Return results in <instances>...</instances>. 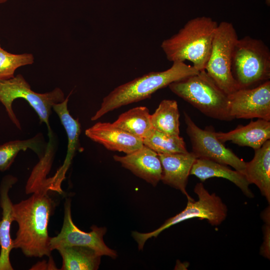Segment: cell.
<instances>
[{"label":"cell","instance_id":"6da1fadb","mask_svg":"<svg viewBox=\"0 0 270 270\" xmlns=\"http://www.w3.org/2000/svg\"><path fill=\"white\" fill-rule=\"evenodd\" d=\"M50 190L41 186L28 198L13 205L14 220L18 224L13 247L20 249L26 256H50L48 228L55 203L48 194Z\"/></svg>","mask_w":270,"mask_h":270},{"label":"cell","instance_id":"7a4b0ae2","mask_svg":"<svg viewBox=\"0 0 270 270\" xmlns=\"http://www.w3.org/2000/svg\"><path fill=\"white\" fill-rule=\"evenodd\" d=\"M192 66L174 62L170 68L162 72H152L122 84L104 98L100 108L91 118L92 121L120 108L150 98L158 90L171 83L198 73Z\"/></svg>","mask_w":270,"mask_h":270},{"label":"cell","instance_id":"3957f363","mask_svg":"<svg viewBox=\"0 0 270 270\" xmlns=\"http://www.w3.org/2000/svg\"><path fill=\"white\" fill-rule=\"evenodd\" d=\"M218 26L210 17L194 18L176 34L163 40L160 47L169 61L188 60L198 71L205 70Z\"/></svg>","mask_w":270,"mask_h":270},{"label":"cell","instance_id":"277c9868","mask_svg":"<svg viewBox=\"0 0 270 270\" xmlns=\"http://www.w3.org/2000/svg\"><path fill=\"white\" fill-rule=\"evenodd\" d=\"M170 90L210 118L233 120L229 112L228 95L221 90L205 70L174 82Z\"/></svg>","mask_w":270,"mask_h":270},{"label":"cell","instance_id":"5b68a950","mask_svg":"<svg viewBox=\"0 0 270 270\" xmlns=\"http://www.w3.org/2000/svg\"><path fill=\"white\" fill-rule=\"evenodd\" d=\"M232 74L238 89L256 86L270 78V50L261 40L246 36L233 50Z\"/></svg>","mask_w":270,"mask_h":270},{"label":"cell","instance_id":"8992f818","mask_svg":"<svg viewBox=\"0 0 270 270\" xmlns=\"http://www.w3.org/2000/svg\"><path fill=\"white\" fill-rule=\"evenodd\" d=\"M19 98L28 102L38 116L40 122H44L49 130V117L53 106L66 98L63 91L58 88L44 94L34 92L20 74L0 81V102L4 106L10 119L20 130H21L20 122L12 108L13 102Z\"/></svg>","mask_w":270,"mask_h":270},{"label":"cell","instance_id":"52a82bcc","mask_svg":"<svg viewBox=\"0 0 270 270\" xmlns=\"http://www.w3.org/2000/svg\"><path fill=\"white\" fill-rule=\"evenodd\" d=\"M194 192L198 196V200L196 201L192 198L188 199L186 206L182 211L167 220L156 230L148 233H132L139 250L142 249L148 238L156 237L163 230L182 221L196 218L201 220H206L211 225L216 226L224 220L228 208L220 196L215 193L210 194L202 182L196 184Z\"/></svg>","mask_w":270,"mask_h":270},{"label":"cell","instance_id":"ba28073f","mask_svg":"<svg viewBox=\"0 0 270 270\" xmlns=\"http://www.w3.org/2000/svg\"><path fill=\"white\" fill-rule=\"evenodd\" d=\"M238 38L232 23L222 22L218 24L205 68L216 84L228 95L238 90L231 72L233 50Z\"/></svg>","mask_w":270,"mask_h":270},{"label":"cell","instance_id":"9c48e42d","mask_svg":"<svg viewBox=\"0 0 270 270\" xmlns=\"http://www.w3.org/2000/svg\"><path fill=\"white\" fill-rule=\"evenodd\" d=\"M186 125V132L190 140L192 151L196 158L210 160L230 166L242 173L245 168L246 162L226 148L216 136L212 128L202 130L184 112Z\"/></svg>","mask_w":270,"mask_h":270},{"label":"cell","instance_id":"30bf717a","mask_svg":"<svg viewBox=\"0 0 270 270\" xmlns=\"http://www.w3.org/2000/svg\"><path fill=\"white\" fill-rule=\"evenodd\" d=\"M89 232L80 230L73 222L71 215L70 200L67 199L64 204V212L62 228L60 233L50 238L51 250L62 247L80 246L89 247L98 254L112 258L117 256L116 252L108 248L104 241L106 228H98L93 225Z\"/></svg>","mask_w":270,"mask_h":270},{"label":"cell","instance_id":"8fae6325","mask_svg":"<svg viewBox=\"0 0 270 270\" xmlns=\"http://www.w3.org/2000/svg\"><path fill=\"white\" fill-rule=\"evenodd\" d=\"M228 108L234 118L270 120V81L249 88L238 89L228 95Z\"/></svg>","mask_w":270,"mask_h":270},{"label":"cell","instance_id":"7c38bea8","mask_svg":"<svg viewBox=\"0 0 270 270\" xmlns=\"http://www.w3.org/2000/svg\"><path fill=\"white\" fill-rule=\"evenodd\" d=\"M90 140L112 151L130 154L140 148L142 139L114 126L112 123L98 122L85 130Z\"/></svg>","mask_w":270,"mask_h":270},{"label":"cell","instance_id":"4fadbf2b","mask_svg":"<svg viewBox=\"0 0 270 270\" xmlns=\"http://www.w3.org/2000/svg\"><path fill=\"white\" fill-rule=\"evenodd\" d=\"M17 178L7 175L3 178L0 184V206L2 219L0 220V270H13L10 256L13 247L10 228L14 220L13 205L8 195L10 189L16 183Z\"/></svg>","mask_w":270,"mask_h":270},{"label":"cell","instance_id":"5bb4252c","mask_svg":"<svg viewBox=\"0 0 270 270\" xmlns=\"http://www.w3.org/2000/svg\"><path fill=\"white\" fill-rule=\"evenodd\" d=\"M113 158L154 186L161 180L162 167L158 154L144 145L126 156L114 155Z\"/></svg>","mask_w":270,"mask_h":270},{"label":"cell","instance_id":"9a60e30c","mask_svg":"<svg viewBox=\"0 0 270 270\" xmlns=\"http://www.w3.org/2000/svg\"><path fill=\"white\" fill-rule=\"evenodd\" d=\"M162 167L161 180L191 198L186 186L192 166L196 158L192 152L158 154Z\"/></svg>","mask_w":270,"mask_h":270},{"label":"cell","instance_id":"2e32d148","mask_svg":"<svg viewBox=\"0 0 270 270\" xmlns=\"http://www.w3.org/2000/svg\"><path fill=\"white\" fill-rule=\"evenodd\" d=\"M215 134L222 143L230 141L239 146L256 150L270 139V122L258 118L256 121L251 120L246 126L238 125L228 132H215Z\"/></svg>","mask_w":270,"mask_h":270},{"label":"cell","instance_id":"e0dca14e","mask_svg":"<svg viewBox=\"0 0 270 270\" xmlns=\"http://www.w3.org/2000/svg\"><path fill=\"white\" fill-rule=\"evenodd\" d=\"M190 174L195 176L202 182L213 177L226 178L240 188L247 197L252 198L254 196L249 188L250 184L244 174L238 170H232L227 165L208 159L196 158Z\"/></svg>","mask_w":270,"mask_h":270},{"label":"cell","instance_id":"ac0fdd59","mask_svg":"<svg viewBox=\"0 0 270 270\" xmlns=\"http://www.w3.org/2000/svg\"><path fill=\"white\" fill-rule=\"evenodd\" d=\"M250 184H254L270 202V140L266 141L258 149L254 150L253 158L246 162L242 173Z\"/></svg>","mask_w":270,"mask_h":270},{"label":"cell","instance_id":"d6986e66","mask_svg":"<svg viewBox=\"0 0 270 270\" xmlns=\"http://www.w3.org/2000/svg\"><path fill=\"white\" fill-rule=\"evenodd\" d=\"M56 250L62 259V270H96L99 268L102 256L89 247L67 246Z\"/></svg>","mask_w":270,"mask_h":270},{"label":"cell","instance_id":"ffe728a7","mask_svg":"<svg viewBox=\"0 0 270 270\" xmlns=\"http://www.w3.org/2000/svg\"><path fill=\"white\" fill-rule=\"evenodd\" d=\"M112 124L138 138H146L153 130L146 106H137L122 114Z\"/></svg>","mask_w":270,"mask_h":270},{"label":"cell","instance_id":"44dd1931","mask_svg":"<svg viewBox=\"0 0 270 270\" xmlns=\"http://www.w3.org/2000/svg\"><path fill=\"white\" fill-rule=\"evenodd\" d=\"M69 96L60 103L54 104L52 108L56 113L63 125L68 136V144L66 156L64 164L60 169L66 172L69 168L75 152L79 146V137L81 126L78 118L75 119L70 114L68 109Z\"/></svg>","mask_w":270,"mask_h":270},{"label":"cell","instance_id":"7402d4cb","mask_svg":"<svg viewBox=\"0 0 270 270\" xmlns=\"http://www.w3.org/2000/svg\"><path fill=\"white\" fill-rule=\"evenodd\" d=\"M180 112L177 102L164 100L150 114L152 128L163 134L174 136L180 134Z\"/></svg>","mask_w":270,"mask_h":270},{"label":"cell","instance_id":"603a6c76","mask_svg":"<svg viewBox=\"0 0 270 270\" xmlns=\"http://www.w3.org/2000/svg\"><path fill=\"white\" fill-rule=\"evenodd\" d=\"M31 149L40 158L44 154L40 136L36 135L32 138L24 140H14L0 145V171L8 170L18 153Z\"/></svg>","mask_w":270,"mask_h":270},{"label":"cell","instance_id":"cb8c5ba5","mask_svg":"<svg viewBox=\"0 0 270 270\" xmlns=\"http://www.w3.org/2000/svg\"><path fill=\"white\" fill-rule=\"evenodd\" d=\"M143 144L158 154L186 153L188 151L184 138L180 136H170L153 129L146 138L142 139Z\"/></svg>","mask_w":270,"mask_h":270},{"label":"cell","instance_id":"d4e9b609","mask_svg":"<svg viewBox=\"0 0 270 270\" xmlns=\"http://www.w3.org/2000/svg\"><path fill=\"white\" fill-rule=\"evenodd\" d=\"M34 56L31 54H14L2 48L0 49V81L14 76L16 70L21 66L34 62Z\"/></svg>","mask_w":270,"mask_h":270},{"label":"cell","instance_id":"484cf974","mask_svg":"<svg viewBox=\"0 0 270 270\" xmlns=\"http://www.w3.org/2000/svg\"><path fill=\"white\" fill-rule=\"evenodd\" d=\"M265 224L263 226V242L260 248V254L270 260V215L264 214L262 216Z\"/></svg>","mask_w":270,"mask_h":270},{"label":"cell","instance_id":"4316f807","mask_svg":"<svg viewBox=\"0 0 270 270\" xmlns=\"http://www.w3.org/2000/svg\"><path fill=\"white\" fill-rule=\"evenodd\" d=\"M8 0H0V4H2L7 2Z\"/></svg>","mask_w":270,"mask_h":270},{"label":"cell","instance_id":"83f0119b","mask_svg":"<svg viewBox=\"0 0 270 270\" xmlns=\"http://www.w3.org/2000/svg\"><path fill=\"white\" fill-rule=\"evenodd\" d=\"M266 2L268 6H270V0H266Z\"/></svg>","mask_w":270,"mask_h":270},{"label":"cell","instance_id":"f1b7e54d","mask_svg":"<svg viewBox=\"0 0 270 270\" xmlns=\"http://www.w3.org/2000/svg\"><path fill=\"white\" fill-rule=\"evenodd\" d=\"M1 48H1V46H0V49Z\"/></svg>","mask_w":270,"mask_h":270}]
</instances>
